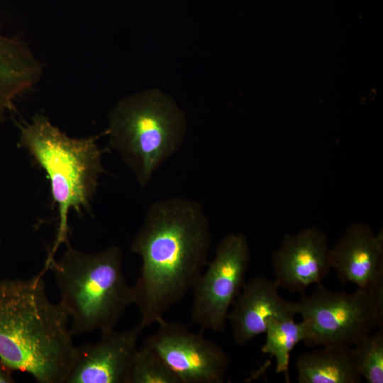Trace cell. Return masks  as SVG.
Here are the masks:
<instances>
[{
	"mask_svg": "<svg viewBox=\"0 0 383 383\" xmlns=\"http://www.w3.org/2000/svg\"><path fill=\"white\" fill-rule=\"evenodd\" d=\"M41 72L28 48L0 34V123L14 99L37 82Z\"/></svg>",
	"mask_w": 383,
	"mask_h": 383,
	"instance_id": "4fadbf2b",
	"label": "cell"
},
{
	"mask_svg": "<svg viewBox=\"0 0 383 383\" xmlns=\"http://www.w3.org/2000/svg\"><path fill=\"white\" fill-rule=\"evenodd\" d=\"M187 131L183 112L168 96L147 91L121 100L109 116L110 146L141 187L181 147Z\"/></svg>",
	"mask_w": 383,
	"mask_h": 383,
	"instance_id": "5b68a950",
	"label": "cell"
},
{
	"mask_svg": "<svg viewBox=\"0 0 383 383\" xmlns=\"http://www.w3.org/2000/svg\"><path fill=\"white\" fill-rule=\"evenodd\" d=\"M128 383H180L157 353L146 343L138 348Z\"/></svg>",
	"mask_w": 383,
	"mask_h": 383,
	"instance_id": "2e32d148",
	"label": "cell"
},
{
	"mask_svg": "<svg viewBox=\"0 0 383 383\" xmlns=\"http://www.w3.org/2000/svg\"><path fill=\"white\" fill-rule=\"evenodd\" d=\"M61 257L45 262L60 293V305L70 319L72 335L115 328L133 304L132 289L123 270V252L110 246L87 253L67 243Z\"/></svg>",
	"mask_w": 383,
	"mask_h": 383,
	"instance_id": "3957f363",
	"label": "cell"
},
{
	"mask_svg": "<svg viewBox=\"0 0 383 383\" xmlns=\"http://www.w3.org/2000/svg\"><path fill=\"white\" fill-rule=\"evenodd\" d=\"M272 263L279 287L303 293L321 283L331 269L328 237L316 227L287 233L273 252Z\"/></svg>",
	"mask_w": 383,
	"mask_h": 383,
	"instance_id": "30bf717a",
	"label": "cell"
},
{
	"mask_svg": "<svg viewBox=\"0 0 383 383\" xmlns=\"http://www.w3.org/2000/svg\"><path fill=\"white\" fill-rule=\"evenodd\" d=\"M308 346H353L363 336L383 326V284L353 293L332 291L318 284L309 295L295 302Z\"/></svg>",
	"mask_w": 383,
	"mask_h": 383,
	"instance_id": "8992f818",
	"label": "cell"
},
{
	"mask_svg": "<svg viewBox=\"0 0 383 383\" xmlns=\"http://www.w3.org/2000/svg\"><path fill=\"white\" fill-rule=\"evenodd\" d=\"M331 268L343 283L358 288L383 284V237L362 223L350 225L336 244L330 248Z\"/></svg>",
	"mask_w": 383,
	"mask_h": 383,
	"instance_id": "7c38bea8",
	"label": "cell"
},
{
	"mask_svg": "<svg viewBox=\"0 0 383 383\" xmlns=\"http://www.w3.org/2000/svg\"><path fill=\"white\" fill-rule=\"evenodd\" d=\"M158 325L145 343L157 353L180 383L224 382L230 358L221 346L181 323L162 319Z\"/></svg>",
	"mask_w": 383,
	"mask_h": 383,
	"instance_id": "ba28073f",
	"label": "cell"
},
{
	"mask_svg": "<svg viewBox=\"0 0 383 383\" xmlns=\"http://www.w3.org/2000/svg\"><path fill=\"white\" fill-rule=\"evenodd\" d=\"M359 374L367 383L383 382V331L360 338L353 346Z\"/></svg>",
	"mask_w": 383,
	"mask_h": 383,
	"instance_id": "e0dca14e",
	"label": "cell"
},
{
	"mask_svg": "<svg viewBox=\"0 0 383 383\" xmlns=\"http://www.w3.org/2000/svg\"><path fill=\"white\" fill-rule=\"evenodd\" d=\"M144 327L101 333L94 343L76 346L65 383H128L138 341Z\"/></svg>",
	"mask_w": 383,
	"mask_h": 383,
	"instance_id": "9c48e42d",
	"label": "cell"
},
{
	"mask_svg": "<svg viewBox=\"0 0 383 383\" xmlns=\"http://www.w3.org/2000/svg\"><path fill=\"white\" fill-rule=\"evenodd\" d=\"M19 146L25 148L44 170L53 202L58 209L57 230L46 261L69 243L68 216L90 211L100 174L102 152L96 137L71 138L43 114L36 113L21 128Z\"/></svg>",
	"mask_w": 383,
	"mask_h": 383,
	"instance_id": "277c9868",
	"label": "cell"
},
{
	"mask_svg": "<svg viewBox=\"0 0 383 383\" xmlns=\"http://www.w3.org/2000/svg\"><path fill=\"white\" fill-rule=\"evenodd\" d=\"M46 271L0 279V362L39 383H65L76 346L67 315L47 295Z\"/></svg>",
	"mask_w": 383,
	"mask_h": 383,
	"instance_id": "7a4b0ae2",
	"label": "cell"
},
{
	"mask_svg": "<svg viewBox=\"0 0 383 383\" xmlns=\"http://www.w3.org/2000/svg\"><path fill=\"white\" fill-rule=\"evenodd\" d=\"M275 280L252 277L245 282L227 316L234 341L243 345L265 333L270 318L290 319L297 314L295 302L282 298Z\"/></svg>",
	"mask_w": 383,
	"mask_h": 383,
	"instance_id": "8fae6325",
	"label": "cell"
},
{
	"mask_svg": "<svg viewBox=\"0 0 383 383\" xmlns=\"http://www.w3.org/2000/svg\"><path fill=\"white\" fill-rule=\"evenodd\" d=\"M265 342L262 352L270 354L276 360L275 372L284 374L286 382H290L289 360L295 345L305 339L302 322L296 323L294 318H270L267 321Z\"/></svg>",
	"mask_w": 383,
	"mask_h": 383,
	"instance_id": "9a60e30c",
	"label": "cell"
},
{
	"mask_svg": "<svg viewBox=\"0 0 383 383\" xmlns=\"http://www.w3.org/2000/svg\"><path fill=\"white\" fill-rule=\"evenodd\" d=\"M12 371L0 362V383H12L15 380L12 376Z\"/></svg>",
	"mask_w": 383,
	"mask_h": 383,
	"instance_id": "ac0fdd59",
	"label": "cell"
},
{
	"mask_svg": "<svg viewBox=\"0 0 383 383\" xmlns=\"http://www.w3.org/2000/svg\"><path fill=\"white\" fill-rule=\"evenodd\" d=\"M211 244L210 223L199 202L174 196L151 204L131 245L142 262L131 287L140 324L158 323L192 290Z\"/></svg>",
	"mask_w": 383,
	"mask_h": 383,
	"instance_id": "6da1fadb",
	"label": "cell"
},
{
	"mask_svg": "<svg viewBox=\"0 0 383 383\" xmlns=\"http://www.w3.org/2000/svg\"><path fill=\"white\" fill-rule=\"evenodd\" d=\"M250 262V250L243 233H231L218 243L195 283L191 320L201 332L225 328L231 305L240 293Z\"/></svg>",
	"mask_w": 383,
	"mask_h": 383,
	"instance_id": "52a82bcc",
	"label": "cell"
},
{
	"mask_svg": "<svg viewBox=\"0 0 383 383\" xmlns=\"http://www.w3.org/2000/svg\"><path fill=\"white\" fill-rule=\"evenodd\" d=\"M299 383H359L353 347L326 345L319 350L301 353L296 359Z\"/></svg>",
	"mask_w": 383,
	"mask_h": 383,
	"instance_id": "5bb4252c",
	"label": "cell"
}]
</instances>
